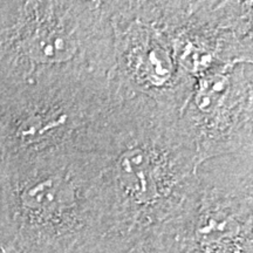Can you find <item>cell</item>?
I'll return each instance as SVG.
<instances>
[{"mask_svg": "<svg viewBox=\"0 0 253 253\" xmlns=\"http://www.w3.org/2000/svg\"><path fill=\"white\" fill-rule=\"evenodd\" d=\"M120 84L108 126L91 156L104 201L99 253H125L181 212L199 161L178 113Z\"/></svg>", "mask_w": 253, "mask_h": 253, "instance_id": "6da1fadb", "label": "cell"}, {"mask_svg": "<svg viewBox=\"0 0 253 253\" xmlns=\"http://www.w3.org/2000/svg\"><path fill=\"white\" fill-rule=\"evenodd\" d=\"M158 233L171 253H253V151L199 164L181 212Z\"/></svg>", "mask_w": 253, "mask_h": 253, "instance_id": "5b68a950", "label": "cell"}, {"mask_svg": "<svg viewBox=\"0 0 253 253\" xmlns=\"http://www.w3.org/2000/svg\"><path fill=\"white\" fill-rule=\"evenodd\" d=\"M178 123L199 164L253 151V61L227 63L196 79Z\"/></svg>", "mask_w": 253, "mask_h": 253, "instance_id": "52a82bcc", "label": "cell"}, {"mask_svg": "<svg viewBox=\"0 0 253 253\" xmlns=\"http://www.w3.org/2000/svg\"><path fill=\"white\" fill-rule=\"evenodd\" d=\"M1 88H2V87H1V86H0V90H1Z\"/></svg>", "mask_w": 253, "mask_h": 253, "instance_id": "7c38bea8", "label": "cell"}, {"mask_svg": "<svg viewBox=\"0 0 253 253\" xmlns=\"http://www.w3.org/2000/svg\"><path fill=\"white\" fill-rule=\"evenodd\" d=\"M4 248H7V232H6L4 207H2L1 176H0V251Z\"/></svg>", "mask_w": 253, "mask_h": 253, "instance_id": "30bf717a", "label": "cell"}, {"mask_svg": "<svg viewBox=\"0 0 253 253\" xmlns=\"http://www.w3.org/2000/svg\"><path fill=\"white\" fill-rule=\"evenodd\" d=\"M252 1H179L173 25L176 62L185 78L253 61Z\"/></svg>", "mask_w": 253, "mask_h": 253, "instance_id": "ba28073f", "label": "cell"}, {"mask_svg": "<svg viewBox=\"0 0 253 253\" xmlns=\"http://www.w3.org/2000/svg\"><path fill=\"white\" fill-rule=\"evenodd\" d=\"M119 90L115 75L1 88L0 163L91 154Z\"/></svg>", "mask_w": 253, "mask_h": 253, "instance_id": "277c9868", "label": "cell"}, {"mask_svg": "<svg viewBox=\"0 0 253 253\" xmlns=\"http://www.w3.org/2000/svg\"><path fill=\"white\" fill-rule=\"evenodd\" d=\"M125 253H171L158 232L154 233L138 243Z\"/></svg>", "mask_w": 253, "mask_h": 253, "instance_id": "9c48e42d", "label": "cell"}, {"mask_svg": "<svg viewBox=\"0 0 253 253\" xmlns=\"http://www.w3.org/2000/svg\"><path fill=\"white\" fill-rule=\"evenodd\" d=\"M0 253H21V252H19V251H17V250H14L12 248H4L1 251H0Z\"/></svg>", "mask_w": 253, "mask_h": 253, "instance_id": "8fae6325", "label": "cell"}, {"mask_svg": "<svg viewBox=\"0 0 253 253\" xmlns=\"http://www.w3.org/2000/svg\"><path fill=\"white\" fill-rule=\"evenodd\" d=\"M7 248L21 253H99L104 201L91 154L0 163Z\"/></svg>", "mask_w": 253, "mask_h": 253, "instance_id": "7a4b0ae2", "label": "cell"}, {"mask_svg": "<svg viewBox=\"0 0 253 253\" xmlns=\"http://www.w3.org/2000/svg\"><path fill=\"white\" fill-rule=\"evenodd\" d=\"M110 1H0V86L112 78Z\"/></svg>", "mask_w": 253, "mask_h": 253, "instance_id": "3957f363", "label": "cell"}, {"mask_svg": "<svg viewBox=\"0 0 253 253\" xmlns=\"http://www.w3.org/2000/svg\"><path fill=\"white\" fill-rule=\"evenodd\" d=\"M178 1H110L114 74L123 86L179 114L194 82L176 62Z\"/></svg>", "mask_w": 253, "mask_h": 253, "instance_id": "8992f818", "label": "cell"}]
</instances>
